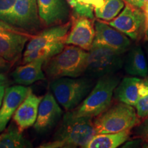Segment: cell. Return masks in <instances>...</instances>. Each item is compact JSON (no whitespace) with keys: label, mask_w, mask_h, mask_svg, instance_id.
I'll return each mask as SVG.
<instances>
[{"label":"cell","mask_w":148,"mask_h":148,"mask_svg":"<svg viewBox=\"0 0 148 148\" xmlns=\"http://www.w3.org/2000/svg\"><path fill=\"white\" fill-rule=\"evenodd\" d=\"M147 43L145 45V51H146V56H147V60H148V42H147Z\"/></svg>","instance_id":"obj_36"},{"label":"cell","mask_w":148,"mask_h":148,"mask_svg":"<svg viewBox=\"0 0 148 148\" xmlns=\"http://www.w3.org/2000/svg\"><path fill=\"white\" fill-rule=\"evenodd\" d=\"M31 92L32 89L30 88L20 84L5 88L0 108V132L5 130L16 109Z\"/></svg>","instance_id":"obj_12"},{"label":"cell","mask_w":148,"mask_h":148,"mask_svg":"<svg viewBox=\"0 0 148 148\" xmlns=\"http://www.w3.org/2000/svg\"><path fill=\"white\" fill-rule=\"evenodd\" d=\"M142 10H143L144 14H145V25L146 23H148V1L146 2L143 7L141 8Z\"/></svg>","instance_id":"obj_33"},{"label":"cell","mask_w":148,"mask_h":148,"mask_svg":"<svg viewBox=\"0 0 148 148\" xmlns=\"http://www.w3.org/2000/svg\"><path fill=\"white\" fill-rule=\"evenodd\" d=\"M30 36L23 32L0 29V56L14 62L21 56Z\"/></svg>","instance_id":"obj_13"},{"label":"cell","mask_w":148,"mask_h":148,"mask_svg":"<svg viewBox=\"0 0 148 148\" xmlns=\"http://www.w3.org/2000/svg\"><path fill=\"white\" fill-rule=\"evenodd\" d=\"M95 134L91 119L75 116L72 110L66 111L52 140L42 144L39 147H86Z\"/></svg>","instance_id":"obj_1"},{"label":"cell","mask_w":148,"mask_h":148,"mask_svg":"<svg viewBox=\"0 0 148 148\" xmlns=\"http://www.w3.org/2000/svg\"><path fill=\"white\" fill-rule=\"evenodd\" d=\"M13 62L7 60L6 59L3 58L0 56V73L6 72L10 69Z\"/></svg>","instance_id":"obj_27"},{"label":"cell","mask_w":148,"mask_h":148,"mask_svg":"<svg viewBox=\"0 0 148 148\" xmlns=\"http://www.w3.org/2000/svg\"><path fill=\"white\" fill-rule=\"evenodd\" d=\"M32 143L24 138L22 132L15 123H12L8 129L0 136V148L32 147Z\"/></svg>","instance_id":"obj_21"},{"label":"cell","mask_w":148,"mask_h":148,"mask_svg":"<svg viewBox=\"0 0 148 148\" xmlns=\"http://www.w3.org/2000/svg\"><path fill=\"white\" fill-rule=\"evenodd\" d=\"M108 24L132 39L138 40L144 36L145 16L141 8L126 3L121 13Z\"/></svg>","instance_id":"obj_7"},{"label":"cell","mask_w":148,"mask_h":148,"mask_svg":"<svg viewBox=\"0 0 148 148\" xmlns=\"http://www.w3.org/2000/svg\"><path fill=\"white\" fill-rule=\"evenodd\" d=\"M63 110L52 92H48L42 97L38 106V115L34 127L38 133H45L54 126L62 116Z\"/></svg>","instance_id":"obj_10"},{"label":"cell","mask_w":148,"mask_h":148,"mask_svg":"<svg viewBox=\"0 0 148 148\" xmlns=\"http://www.w3.org/2000/svg\"><path fill=\"white\" fill-rule=\"evenodd\" d=\"M95 36L92 45L107 47L124 53L130 46V40L126 35L101 21L95 22Z\"/></svg>","instance_id":"obj_11"},{"label":"cell","mask_w":148,"mask_h":148,"mask_svg":"<svg viewBox=\"0 0 148 148\" xmlns=\"http://www.w3.org/2000/svg\"><path fill=\"white\" fill-rule=\"evenodd\" d=\"M0 29H9V30H12V31H17V32H22L21 30L16 28L12 26V25H10V24L5 23L2 20L0 19Z\"/></svg>","instance_id":"obj_30"},{"label":"cell","mask_w":148,"mask_h":148,"mask_svg":"<svg viewBox=\"0 0 148 148\" xmlns=\"http://www.w3.org/2000/svg\"><path fill=\"white\" fill-rule=\"evenodd\" d=\"M140 131H141L142 136L148 138V116L140 127Z\"/></svg>","instance_id":"obj_31"},{"label":"cell","mask_w":148,"mask_h":148,"mask_svg":"<svg viewBox=\"0 0 148 148\" xmlns=\"http://www.w3.org/2000/svg\"><path fill=\"white\" fill-rule=\"evenodd\" d=\"M123 53L104 46L92 45L88 51L84 74L92 79L114 74L124 64Z\"/></svg>","instance_id":"obj_6"},{"label":"cell","mask_w":148,"mask_h":148,"mask_svg":"<svg viewBox=\"0 0 148 148\" xmlns=\"http://www.w3.org/2000/svg\"><path fill=\"white\" fill-rule=\"evenodd\" d=\"M8 82V79L3 73H0V84L5 85Z\"/></svg>","instance_id":"obj_34"},{"label":"cell","mask_w":148,"mask_h":148,"mask_svg":"<svg viewBox=\"0 0 148 148\" xmlns=\"http://www.w3.org/2000/svg\"><path fill=\"white\" fill-rule=\"evenodd\" d=\"M40 20L47 26L62 23L69 16L66 0H37Z\"/></svg>","instance_id":"obj_14"},{"label":"cell","mask_w":148,"mask_h":148,"mask_svg":"<svg viewBox=\"0 0 148 148\" xmlns=\"http://www.w3.org/2000/svg\"><path fill=\"white\" fill-rule=\"evenodd\" d=\"M124 69L132 76L138 77L147 76V61L141 47L135 46L130 50L124 60Z\"/></svg>","instance_id":"obj_19"},{"label":"cell","mask_w":148,"mask_h":148,"mask_svg":"<svg viewBox=\"0 0 148 148\" xmlns=\"http://www.w3.org/2000/svg\"><path fill=\"white\" fill-rule=\"evenodd\" d=\"M42 97L31 92L24 99L13 115L14 123L21 132L34 125L38 115V106Z\"/></svg>","instance_id":"obj_16"},{"label":"cell","mask_w":148,"mask_h":148,"mask_svg":"<svg viewBox=\"0 0 148 148\" xmlns=\"http://www.w3.org/2000/svg\"><path fill=\"white\" fill-rule=\"evenodd\" d=\"M130 136V130L114 133L97 134L86 148H116L126 142Z\"/></svg>","instance_id":"obj_20"},{"label":"cell","mask_w":148,"mask_h":148,"mask_svg":"<svg viewBox=\"0 0 148 148\" xmlns=\"http://www.w3.org/2000/svg\"><path fill=\"white\" fill-rule=\"evenodd\" d=\"M77 1L86 4L91 5L94 6V8H100L103 5L104 0H77Z\"/></svg>","instance_id":"obj_28"},{"label":"cell","mask_w":148,"mask_h":148,"mask_svg":"<svg viewBox=\"0 0 148 148\" xmlns=\"http://www.w3.org/2000/svg\"><path fill=\"white\" fill-rule=\"evenodd\" d=\"M16 0H0V19L8 23Z\"/></svg>","instance_id":"obj_25"},{"label":"cell","mask_w":148,"mask_h":148,"mask_svg":"<svg viewBox=\"0 0 148 148\" xmlns=\"http://www.w3.org/2000/svg\"><path fill=\"white\" fill-rule=\"evenodd\" d=\"M71 26V23L70 22H66L61 25H53L44 29L36 36L31 37L24 51L23 56L28 54L34 49L42 46L60 42H64Z\"/></svg>","instance_id":"obj_15"},{"label":"cell","mask_w":148,"mask_h":148,"mask_svg":"<svg viewBox=\"0 0 148 148\" xmlns=\"http://www.w3.org/2000/svg\"><path fill=\"white\" fill-rule=\"evenodd\" d=\"M136 114L139 118H146L148 116V94L140 97L135 105Z\"/></svg>","instance_id":"obj_26"},{"label":"cell","mask_w":148,"mask_h":148,"mask_svg":"<svg viewBox=\"0 0 148 148\" xmlns=\"http://www.w3.org/2000/svg\"><path fill=\"white\" fill-rule=\"evenodd\" d=\"M138 123V116L132 106L119 102L96 116L93 125L97 134L114 133L130 130Z\"/></svg>","instance_id":"obj_5"},{"label":"cell","mask_w":148,"mask_h":148,"mask_svg":"<svg viewBox=\"0 0 148 148\" xmlns=\"http://www.w3.org/2000/svg\"><path fill=\"white\" fill-rule=\"evenodd\" d=\"M68 5L73 9L74 16H84L94 19L95 8L91 5L86 4L77 0H66Z\"/></svg>","instance_id":"obj_24"},{"label":"cell","mask_w":148,"mask_h":148,"mask_svg":"<svg viewBox=\"0 0 148 148\" xmlns=\"http://www.w3.org/2000/svg\"><path fill=\"white\" fill-rule=\"evenodd\" d=\"M124 2L127 4L134 5V6L138 7L141 8L146 2H147L148 0H123Z\"/></svg>","instance_id":"obj_29"},{"label":"cell","mask_w":148,"mask_h":148,"mask_svg":"<svg viewBox=\"0 0 148 148\" xmlns=\"http://www.w3.org/2000/svg\"><path fill=\"white\" fill-rule=\"evenodd\" d=\"M123 7V0H104L102 6L95 8V15L103 21H111L120 13Z\"/></svg>","instance_id":"obj_23"},{"label":"cell","mask_w":148,"mask_h":148,"mask_svg":"<svg viewBox=\"0 0 148 148\" xmlns=\"http://www.w3.org/2000/svg\"><path fill=\"white\" fill-rule=\"evenodd\" d=\"M144 41L148 42V23H146L145 25V33H144Z\"/></svg>","instance_id":"obj_35"},{"label":"cell","mask_w":148,"mask_h":148,"mask_svg":"<svg viewBox=\"0 0 148 148\" xmlns=\"http://www.w3.org/2000/svg\"><path fill=\"white\" fill-rule=\"evenodd\" d=\"M88 51L74 45H66L58 54L44 62L42 69L49 78L77 77L84 74Z\"/></svg>","instance_id":"obj_2"},{"label":"cell","mask_w":148,"mask_h":148,"mask_svg":"<svg viewBox=\"0 0 148 148\" xmlns=\"http://www.w3.org/2000/svg\"><path fill=\"white\" fill-rule=\"evenodd\" d=\"M44 59H38L18 66L12 72V79L17 84L29 86L33 83L45 79V75L42 69Z\"/></svg>","instance_id":"obj_17"},{"label":"cell","mask_w":148,"mask_h":148,"mask_svg":"<svg viewBox=\"0 0 148 148\" xmlns=\"http://www.w3.org/2000/svg\"><path fill=\"white\" fill-rule=\"evenodd\" d=\"M146 147H148V145H147V146H146Z\"/></svg>","instance_id":"obj_37"},{"label":"cell","mask_w":148,"mask_h":148,"mask_svg":"<svg viewBox=\"0 0 148 148\" xmlns=\"http://www.w3.org/2000/svg\"><path fill=\"white\" fill-rule=\"evenodd\" d=\"M119 83V78L114 74L99 77L87 97L72 112L77 116L96 117L110 107Z\"/></svg>","instance_id":"obj_3"},{"label":"cell","mask_w":148,"mask_h":148,"mask_svg":"<svg viewBox=\"0 0 148 148\" xmlns=\"http://www.w3.org/2000/svg\"><path fill=\"white\" fill-rule=\"evenodd\" d=\"M5 85L0 84V108H1V103H2L3 96H4L5 93Z\"/></svg>","instance_id":"obj_32"},{"label":"cell","mask_w":148,"mask_h":148,"mask_svg":"<svg viewBox=\"0 0 148 148\" xmlns=\"http://www.w3.org/2000/svg\"><path fill=\"white\" fill-rule=\"evenodd\" d=\"M64 46L65 43L64 42H60L36 48L28 54L23 56V64L38 59L47 60L51 57L60 53L64 49Z\"/></svg>","instance_id":"obj_22"},{"label":"cell","mask_w":148,"mask_h":148,"mask_svg":"<svg viewBox=\"0 0 148 148\" xmlns=\"http://www.w3.org/2000/svg\"><path fill=\"white\" fill-rule=\"evenodd\" d=\"M89 77H63L53 79L50 89L59 104L66 111L72 110L82 102L93 88Z\"/></svg>","instance_id":"obj_4"},{"label":"cell","mask_w":148,"mask_h":148,"mask_svg":"<svg viewBox=\"0 0 148 148\" xmlns=\"http://www.w3.org/2000/svg\"><path fill=\"white\" fill-rule=\"evenodd\" d=\"M37 0H16L8 23L23 31H32L39 25Z\"/></svg>","instance_id":"obj_8"},{"label":"cell","mask_w":148,"mask_h":148,"mask_svg":"<svg viewBox=\"0 0 148 148\" xmlns=\"http://www.w3.org/2000/svg\"><path fill=\"white\" fill-rule=\"evenodd\" d=\"M142 79L138 77H124L114 90V97L120 102L135 106L140 98V86Z\"/></svg>","instance_id":"obj_18"},{"label":"cell","mask_w":148,"mask_h":148,"mask_svg":"<svg viewBox=\"0 0 148 148\" xmlns=\"http://www.w3.org/2000/svg\"><path fill=\"white\" fill-rule=\"evenodd\" d=\"M95 36V23L92 19L84 16H74L64 43L89 51L93 44Z\"/></svg>","instance_id":"obj_9"}]
</instances>
